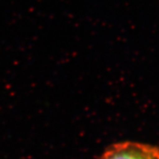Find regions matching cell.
<instances>
[{"label":"cell","mask_w":159,"mask_h":159,"mask_svg":"<svg viewBox=\"0 0 159 159\" xmlns=\"http://www.w3.org/2000/svg\"><path fill=\"white\" fill-rule=\"evenodd\" d=\"M97 159H159V148L140 142H119L107 148Z\"/></svg>","instance_id":"obj_1"}]
</instances>
